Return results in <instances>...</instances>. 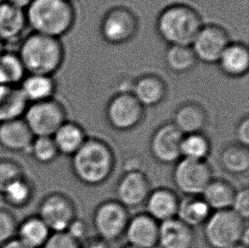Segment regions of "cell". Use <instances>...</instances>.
Listing matches in <instances>:
<instances>
[{
	"label": "cell",
	"instance_id": "e0dca14e",
	"mask_svg": "<svg viewBox=\"0 0 249 248\" xmlns=\"http://www.w3.org/2000/svg\"><path fill=\"white\" fill-rule=\"evenodd\" d=\"M34 138L23 118L0 123V146L7 151L28 153Z\"/></svg>",
	"mask_w": 249,
	"mask_h": 248
},
{
	"label": "cell",
	"instance_id": "3957f363",
	"mask_svg": "<svg viewBox=\"0 0 249 248\" xmlns=\"http://www.w3.org/2000/svg\"><path fill=\"white\" fill-rule=\"evenodd\" d=\"M27 27L33 33L60 38L74 26L76 11L67 0H33L26 8Z\"/></svg>",
	"mask_w": 249,
	"mask_h": 248
},
{
	"label": "cell",
	"instance_id": "d590c367",
	"mask_svg": "<svg viewBox=\"0 0 249 248\" xmlns=\"http://www.w3.org/2000/svg\"><path fill=\"white\" fill-rule=\"evenodd\" d=\"M17 226L16 216L6 208H0V245L15 238Z\"/></svg>",
	"mask_w": 249,
	"mask_h": 248
},
{
	"label": "cell",
	"instance_id": "52a82bcc",
	"mask_svg": "<svg viewBox=\"0 0 249 248\" xmlns=\"http://www.w3.org/2000/svg\"><path fill=\"white\" fill-rule=\"evenodd\" d=\"M128 209L117 200L102 201L94 208L92 224L97 238L110 243L124 235L129 220Z\"/></svg>",
	"mask_w": 249,
	"mask_h": 248
},
{
	"label": "cell",
	"instance_id": "d6a6232c",
	"mask_svg": "<svg viewBox=\"0 0 249 248\" xmlns=\"http://www.w3.org/2000/svg\"><path fill=\"white\" fill-rule=\"evenodd\" d=\"M211 153V143L207 135L202 133L185 134L180 145L181 158L207 161Z\"/></svg>",
	"mask_w": 249,
	"mask_h": 248
},
{
	"label": "cell",
	"instance_id": "484cf974",
	"mask_svg": "<svg viewBox=\"0 0 249 248\" xmlns=\"http://www.w3.org/2000/svg\"><path fill=\"white\" fill-rule=\"evenodd\" d=\"M27 106L19 86L0 84V123L23 118Z\"/></svg>",
	"mask_w": 249,
	"mask_h": 248
},
{
	"label": "cell",
	"instance_id": "ab89813d",
	"mask_svg": "<svg viewBox=\"0 0 249 248\" xmlns=\"http://www.w3.org/2000/svg\"><path fill=\"white\" fill-rule=\"evenodd\" d=\"M236 143L243 146L249 145V118L244 117L240 120L236 127Z\"/></svg>",
	"mask_w": 249,
	"mask_h": 248
},
{
	"label": "cell",
	"instance_id": "ee69618b",
	"mask_svg": "<svg viewBox=\"0 0 249 248\" xmlns=\"http://www.w3.org/2000/svg\"><path fill=\"white\" fill-rule=\"evenodd\" d=\"M241 244L249 247V226H247L245 230L243 232V235H242V239H241Z\"/></svg>",
	"mask_w": 249,
	"mask_h": 248
},
{
	"label": "cell",
	"instance_id": "d6986e66",
	"mask_svg": "<svg viewBox=\"0 0 249 248\" xmlns=\"http://www.w3.org/2000/svg\"><path fill=\"white\" fill-rule=\"evenodd\" d=\"M195 242L194 229L185 225L178 218L159 224V248H192Z\"/></svg>",
	"mask_w": 249,
	"mask_h": 248
},
{
	"label": "cell",
	"instance_id": "bcb514c9",
	"mask_svg": "<svg viewBox=\"0 0 249 248\" xmlns=\"http://www.w3.org/2000/svg\"><path fill=\"white\" fill-rule=\"evenodd\" d=\"M230 248H249V247H246V246L243 245V244L239 243V244H237V245L236 246H233V247Z\"/></svg>",
	"mask_w": 249,
	"mask_h": 248
},
{
	"label": "cell",
	"instance_id": "f546056e",
	"mask_svg": "<svg viewBox=\"0 0 249 248\" xmlns=\"http://www.w3.org/2000/svg\"><path fill=\"white\" fill-rule=\"evenodd\" d=\"M164 61L168 69L175 73L188 72L198 62L191 45H168Z\"/></svg>",
	"mask_w": 249,
	"mask_h": 248
},
{
	"label": "cell",
	"instance_id": "f6af8a7d",
	"mask_svg": "<svg viewBox=\"0 0 249 248\" xmlns=\"http://www.w3.org/2000/svg\"><path fill=\"white\" fill-rule=\"evenodd\" d=\"M4 51H5V44L0 39V55L3 54V52Z\"/></svg>",
	"mask_w": 249,
	"mask_h": 248
},
{
	"label": "cell",
	"instance_id": "30bf717a",
	"mask_svg": "<svg viewBox=\"0 0 249 248\" xmlns=\"http://www.w3.org/2000/svg\"><path fill=\"white\" fill-rule=\"evenodd\" d=\"M138 28V18L131 10L116 6L107 11L102 17L100 34L107 44L122 45L134 38Z\"/></svg>",
	"mask_w": 249,
	"mask_h": 248
},
{
	"label": "cell",
	"instance_id": "8d00e7d4",
	"mask_svg": "<svg viewBox=\"0 0 249 248\" xmlns=\"http://www.w3.org/2000/svg\"><path fill=\"white\" fill-rule=\"evenodd\" d=\"M42 248H82V243L68 232H58L52 233Z\"/></svg>",
	"mask_w": 249,
	"mask_h": 248
},
{
	"label": "cell",
	"instance_id": "5bb4252c",
	"mask_svg": "<svg viewBox=\"0 0 249 248\" xmlns=\"http://www.w3.org/2000/svg\"><path fill=\"white\" fill-rule=\"evenodd\" d=\"M149 178L142 169L125 171L116 186L117 201L127 208H135L145 203L151 192Z\"/></svg>",
	"mask_w": 249,
	"mask_h": 248
},
{
	"label": "cell",
	"instance_id": "9a60e30c",
	"mask_svg": "<svg viewBox=\"0 0 249 248\" xmlns=\"http://www.w3.org/2000/svg\"><path fill=\"white\" fill-rule=\"evenodd\" d=\"M159 223L147 213L129 218L125 230L127 245L135 248H156L159 244Z\"/></svg>",
	"mask_w": 249,
	"mask_h": 248
},
{
	"label": "cell",
	"instance_id": "60d3db41",
	"mask_svg": "<svg viewBox=\"0 0 249 248\" xmlns=\"http://www.w3.org/2000/svg\"><path fill=\"white\" fill-rule=\"evenodd\" d=\"M108 243L101 241V239L98 238L95 241H87L82 243V248H109Z\"/></svg>",
	"mask_w": 249,
	"mask_h": 248
},
{
	"label": "cell",
	"instance_id": "ac0fdd59",
	"mask_svg": "<svg viewBox=\"0 0 249 248\" xmlns=\"http://www.w3.org/2000/svg\"><path fill=\"white\" fill-rule=\"evenodd\" d=\"M27 28L25 9L6 0L0 1V39L4 44L23 36Z\"/></svg>",
	"mask_w": 249,
	"mask_h": 248
},
{
	"label": "cell",
	"instance_id": "d4e9b609",
	"mask_svg": "<svg viewBox=\"0 0 249 248\" xmlns=\"http://www.w3.org/2000/svg\"><path fill=\"white\" fill-rule=\"evenodd\" d=\"M59 154L72 157L87 140L84 127L75 122L67 121L52 136Z\"/></svg>",
	"mask_w": 249,
	"mask_h": 248
},
{
	"label": "cell",
	"instance_id": "8992f818",
	"mask_svg": "<svg viewBox=\"0 0 249 248\" xmlns=\"http://www.w3.org/2000/svg\"><path fill=\"white\" fill-rule=\"evenodd\" d=\"M22 118L35 137H52L68 121V112L64 105L54 98L28 104Z\"/></svg>",
	"mask_w": 249,
	"mask_h": 248
},
{
	"label": "cell",
	"instance_id": "7bdbcfd3",
	"mask_svg": "<svg viewBox=\"0 0 249 248\" xmlns=\"http://www.w3.org/2000/svg\"><path fill=\"white\" fill-rule=\"evenodd\" d=\"M10 3H13L17 6L20 7L22 9H25L26 7L29 4V3L33 1V0H6Z\"/></svg>",
	"mask_w": 249,
	"mask_h": 248
},
{
	"label": "cell",
	"instance_id": "6da1fadb",
	"mask_svg": "<svg viewBox=\"0 0 249 248\" xmlns=\"http://www.w3.org/2000/svg\"><path fill=\"white\" fill-rule=\"evenodd\" d=\"M116 165L114 151L99 138H87L82 147L71 157L72 174L87 186H99L107 181Z\"/></svg>",
	"mask_w": 249,
	"mask_h": 248
},
{
	"label": "cell",
	"instance_id": "4dcf8cb0",
	"mask_svg": "<svg viewBox=\"0 0 249 248\" xmlns=\"http://www.w3.org/2000/svg\"><path fill=\"white\" fill-rule=\"evenodd\" d=\"M17 52L5 50L0 55V84L19 86L27 75Z\"/></svg>",
	"mask_w": 249,
	"mask_h": 248
},
{
	"label": "cell",
	"instance_id": "9c48e42d",
	"mask_svg": "<svg viewBox=\"0 0 249 248\" xmlns=\"http://www.w3.org/2000/svg\"><path fill=\"white\" fill-rule=\"evenodd\" d=\"M213 178L212 168L207 161L181 158L172 172L175 188L184 195H201Z\"/></svg>",
	"mask_w": 249,
	"mask_h": 248
},
{
	"label": "cell",
	"instance_id": "603a6c76",
	"mask_svg": "<svg viewBox=\"0 0 249 248\" xmlns=\"http://www.w3.org/2000/svg\"><path fill=\"white\" fill-rule=\"evenodd\" d=\"M28 104L54 99L57 84L54 76L27 74L19 84Z\"/></svg>",
	"mask_w": 249,
	"mask_h": 248
},
{
	"label": "cell",
	"instance_id": "44dd1931",
	"mask_svg": "<svg viewBox=\"0 0 249 248\" xmlns=\"http://www.w3.org/2000/svg\"><path fill=\"white\" fill-rule=\"evenodd\" d=\"M208 121V114L203 106L196 102H185L175 110L171 123L185 135L202 133Z\"/></svg>",
	"mask_w": 249,
	"mask_h": 248
},
{
	"label": "cell",
	"instance_id": "7c38bea8",
	"mask_svg": "<svg viewBox=\"0 0 249 248\" xmlns=\"http://www.w3.org/2000/svg\"><path fill=\"white\" fill-rule=\"evenodd\" d=\"M230 43L229 34L225 28L215 24H203L192 41L191 47L197 61L213 65L218 63Z\"/></svg>",
	"mask_w": 249,
	"mask_h": 248
},
{
	"label": "cell",
	"instance_id": "e575fe53",
	"mask_svg": "<svg viewBox=\"0 0 249 248\" xmlns=\"http://www.w3.org/2000/svg\"><path fill=\"white\" fill-rule=\"evenodd\" d=\"M26 176L25 168L19 161L10 158L0 159V195L13 183Z\"/></svg>",
	"mask_w": 249,
	"mask_h": 248
},
{
	"label": "cell",
	"instance_id": "7402d4cb",
	"mask_svg": "<svg viewBox=\"0 0 249 248\" xmlns=\"http://www.w3.org/2000/svg\"><path fill=\"white\" fill-rule=\"evenodd\" d=\"M217 65L227 77L232 78L244 77L249 70V47L243 43L231 41Z\"/></svg>",
	"mask_w": 249,
	"mask_h": 248
},
{
	"label": "cell",
	"instance_id": "4fadbf2b",
	"mask_svg": "<svg viewBox=\"0 0 249 248\" xmlns=\"http://www.w3.org/2000/svg\"><path fill=\"white\" fill-rule=\"evenodd\" d=\"M184 134L172 123L160 125L152 134L149 150L152 158L162 164H175L181 158L180 145Z\"/></svg>",
	"mask_w": 249,
	"mask_h": 248
},
{
	"label": "cell",
	"instance_id": "cb8c5ba5",
	"mask_svg": "<svg viewBox=\"0 0 249 248\" xmlns=\"http://www.w3.org/2000/svg\"><path fill=\"white\" fill-rule=\"evenodd\" d=\"M212 213L201 195H184L179 199L176 218L194 229L204 225Z\"/></svg>",
	"mask_w": 249,
	"mask_h": 248
},
{
	"label": "cell",
	"instance_id": "83f0119b",
	"mask_svg": "<svg viewBox=\"0 0 249 248\" xmlns=\"http://www.w3.org/2000/svg\"><path fill=\"white\" fill-rule=\"evenodd\" d=\"M236 190L230 182L222 178H213L202 191L201 197L212 212L231 209Z\"/></svg>",
	"mask_w": 249,
	"mask_h": 248
},
{
	"label": "cell",
	"instance_id": "ba28073f",
	"mask_svg": "<svg viewBox=\"0 0 249 248\" xmlns=\"http://www.w3.org/2000/svg\"><path fill=\"white\" fill-rule=\"evenodd\" d=\"M105 114L112 129L126 132L135 129L142 124L145 117V108L131 92H118L108 101Z\"/></svg>",
	"mask_w": 249,
	"mask_h": 248
},
{
	"label": "cell",
	"instance_id": "2e32d148",
	"mask_svg": "<svg viewBox=\"0 0 249 248\" xmlns=\"http://www.w3.org/2000/svg\"><path fill=\"white\" fill-rule=\"evenodd\" d=\"M179 198L168 188H158L151 191L145 200V213L161 224L176 218Z\"/></svg>",
	"mask_w": 249,
	"mask_h": 248
},
{
	"label": "cell",
	"instance_id": "74e56055",
	"mask_svg": "<svg viewBox=\"0 0 249 248\" xmlns=\"http://www.w3.org/2000/svg\"><path fill=\"white\" fill-rule=\"evenodd\" d=\"M231 209L240 218L246 221L249 217V191L248 188H243L236 191Z\"/></svg>",
	"mask_w": 249,
	"mask_h": 248
},
{
	"label": "cell",
	"instance_id": "f35d334b",
	"mask_svg": "<svg viewBox=\"0 0 249 248\" xmlns=\"http://www.w3.org/2000/svg\"><path fill=\"white\" fill-rule=\"evenodd\" d=\"M66 232H68L69 235L72 236L75 240H77L78 242L83 243L84 241H86V237H87V225L83 220L77 218L71 223V225L69 226V228Z\"/></svg>",
	"mask_w": 249,
	"mask_h": 248
},
{
	"label": "cell",
	"instance_id": "836d02e7",
	"mask_svg": "<svg viewBox=\"0 0 249 248\" xmlns=\"http://www.w3.org/2000/svg\"><path fill=\"white\" fill-rule=\"evenodd\" d=\"M28 153L41 164H50L60 156L52 137L34 138Z\"/></svg>",
	"mask_w": 249,
	"mask_h": 248
},
{
	"label": "cell",
	"instance_id": "b9f144b4",
	"mask_svg": "<svg viewBox=\"0 0 249 248\" xmlns=\"http://www.w3.org/2000/svg\"><path fill=\"white\" fill-rule=\"evenodd\" d=\"M0 248H29L27 246L24 245L22 242H20L18 239L15 238L10 240L9 242H5L3 245H1Z\"/></svg>",
	"mask_w": 249,
	"mask_h": 248
},
{
	"label": "cell",
	"instance_id": "f1b7e54d",
	"mask_svg": "<svg viewBox=\"0 0 249 248\" xmlns=\"http://www.w3.org/2000/svg\"><path fill=\"white\" fill-rule=\"evenodd\" d=\"M219 162L230 175H246L249 169V147L238 143L226 145L219 154Z\"/></svg>",
	"mask_w": 249,
	"mask_h": 248
},
{
	"label": "cell",
	"instance_id": "ffe728a7",
	"mask_svg": "<svg viewBox=\"0 0 249 248\" xmlns=\"http://www.w3.org/2000/svg\"><path fill=\"white\" fill-rule=\"evenodd\" d=\"M131 93L143 107H154L164 101L167 87L161 77L145 74L133 83Z\"/></svg>",
	"mask_w": 249,
	"mask_h": 248
},
{
	"label": "cell",
	"instance_id": "5b68a950",
	"mask_svg": "<svg viewBox=\"0 0 249 248\" xmlns=\"http://www.w3.org/2000/svg\"><path fill=\"white\" fill-rule=\"evenodd\" d=\"M247 226L231 209L213 212L204 224V238L210 248H231L241 242Z\"/></svg>",
	"mask_w": 249,
	"mask_h": 248
},
{
	"label": "cell",
	"instance_id": "277c9868",
	"mask_svg": "<svg viewBox=\"0 0 249 248\" xmlns=\"http://www.w3.org/2000/svg\"><path fill=\"white\" fill-rule=\"evenodd\" d=\"M202 25L200 14L185 3L166 6L156 21L158 34L168 45H191Z\"/></svg>",
	"mask_w": 249,
	"mask_h": 248
},
{
	"label": "cell",
	"instance_id": "1f68e13d",
	"mask_svg": "<svg viewBox=\"0 0 249 248\" xmlns=\"http://www.w3.org/2000/svg\"><path fill=\"white\" fill-rule=\"evenodd\" d=\"M34 183L27 176L20 178L7 188L1 195L3 201L11 208L21 209L27 208L34 197Z\"/></svg>",
	"mask_w": 249,
	"mask_h": 248
},
{
	"label": "cell",
	"instance_id": "c3c4849f",
	"mask_svg": "<svg viewBox=\"0 0 249 248\" xmlns=\"http://www.w3.org/2000/svg\"><path fill=\"white\" fill-rule=\"evenodd\" d=\"M67 1H68V2H70V3H72L73 1H75V0H67Z\"/></svg>",
	"mask_w": 249,
	"mask_h": 248
},
{
	"label": "cell",
	"instance_id": "7dc6e473",
	"mask_svg": "<svg viewBox=\"0 0 249 248\" xmlns=\"http://www.w3.org/2000/svg\"><path fill=\"white\" fill-rule=\"evenodd\" d=\"M133 248V247H131V246L126 245V246H124V247H123V248Z\"/></svg>",
	"mask_w": 249,
	"mask_h": 248
},
{
	"label": "cell",
	"instance_id": "8fae6325",
	"mask_svg": "<svg viewBox=\"0 0 249 248\" xmlns=\"http://www.w3.org/2000/svg\"><path fill=\"white\" fill-rule=\"evenodd\" d=\"M37 216L52 233L66 232L77 217L74 201L68 195L51 192L41 200Z\"/></svg>",
	"mask_w": 249,
	"mask_h": 248
},
{
	"label": "cell",
	"instance_id": "4316f807",
	"mask_svg": "<svg viewBox=\"0 0 249 248\" xmlns=\"http://www.w3.org/2000/svg\"><path fill=\"white\" fill-rule=\"evenodd\" d=\"M52 232L37 215H32L18 224L17 237L29 248H42Z\"/></svg>",
	"mask_w": 249,
	"mask_h": 248
},
{
	"label": "cell",
	"instance_id": "7a4b0ae2",
	"mask_svg": "<svg viewBox=\"0 0 249 248\" xmlns=\"http://www.w3.org/2000/svg\"><path fill=\"white\" fill-rule=\"evenodd\" d=\"M17 53L27 74L54 76L65 60L60 38L33 32L21 38Z\"/></svg>",
	"mask_w": 249,
	"mask_h": 248
}]
</instances>
